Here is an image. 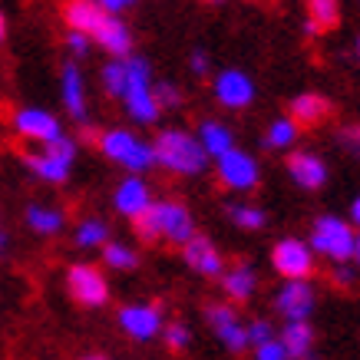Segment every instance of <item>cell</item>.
<instances>
[{
	"instance_id": "6da1fadb",
	"label": "cell",
	"mask_w": 360,
	"mask_h": 360,
	"mask_svg": "<svg viewBox=\"0 0 360 360\" xmlns=\"http://www.w3.org/2000/svg\"><path fill=\"white\" fill-rule=\"evenodd\" d=\"M153 153H155V159H159V165H165V169L175 175H198L205 169V159H208V153L202 149V142L192 139L188 132H179V129L162 132V136L155 139Z\"/></svg>"
},
{
	"instance_id": "7a4b0ae2",
	"label": "cell",
	"mask_w": 360,
	"mask_h": 360,
	"mask_svg": "<svg viewBox=\"0 0 360 360\" xmlns=\"http://www.w3.org/2000/svg\"><path fill=\"white\" fill-rule=\"evenodd\" d=\"M122 99H126V110L136 122H155L162 106L155 103L153 83H149V63L146 60H129L126 63V89H122Z\"/></svg>"
},
{
	"instance_id": "3957f363",
	"label": "cell",
	"mask_w": 360,
	"mask_h": 360,
	"mask_svg": "<svg viewBox=\"0 0 360 360\" xmlns=\"http://www.w3.org/2000/svg\"><path fill=\"white\" fill-rule=\"evenodd\" d=\"M99 149L110 155V159H116V162L129 165L132 172H142V169H149V165L155 162L153 146L136 139V136L126 129H112V132H106V136H99Z\"/></svg>"
},
{
	"instance_id": "277c9868",
	"label": "cell",
	"mask_w": 360,
	"mask_h": 360,
	"mask_svg": "<svg viewBox=\"0 0 360 360\" xmlns=\"http://www.w3.org/2000/svg\"><path fill=\"white\" fill-rule=\"evenodd\" d=\"M311 245H314L321 255H328L334 262H347L354 255V229H350L344 219H317L314 231H311Z\"/></svg>"
},
{
	"instance_id": "5b68a950",
	"label": "cell",
	"mask_w": 360,
	"mask_h": 360,
	"mask_svg": "<svg viewBox=\"0 0 360 360\" xmlns=\"http://www.w3.org/2000/svg\"><path fill=\"white\" fill-rule=\"evenodd\" d=\"M215 159H219V179L229 188H235V192H245V188H251L258 182V165H255V159L248 153H241V149L231 146V149H225Z\"/></svg>"
},
{
	"instance_id": "8992f818",
	"label": "cell",
	"mask_w": 360,
	"mask_h": 360,
	"mask_svg": "<svg viewBox=\"0 0 360 360\" xmlns=\"http://www.w3.org/2000/svg\"><path fill=\"white\" fill-rule=\"evenodd\" d=\"M70 295L83 307H99L110 301V288L93 264H77V268H70Z\"/></svg>"
},
{
	"instance_id": "52a82bcc",
	"label": "cell",
	"mask_w": 360,
	"mask_h": 360,
	"mask_svg": "<svg viewBox=\"0 0 360 360\" xmlns=\"http://www.w3.org/2000/svg\"><path fill=\"white\" fill-rule=\"evenodd\" d=\"M271 262H274V268H278L284 278H307V274L314 271L311 248H307L304 241H297V238L278 241L274 251H271Z\"/></svg>"
},
{
	"instance_id": "ba28073f",
	"label": "cell",
	"mask_w": 360,
	"mask_h": 360,
	"mask_svg": "<svg viewBox=\"0 0 360 360\" xmlns=\"http://www.w3.org/2000/svg\"><path fill=\"white\" fill-rule=\"evenodd\" d=\"M120 324L132 340H153L162 328V314L153 304H129L120 311Z\"/></svg>"
},
{
	"instance_id": "9c48e42d",
	"label": "cell",
	"mask_w": 360,
	"mask_h": 360,
	"mask_svg": "<svg viewBox=\"0 0 360 360\" xmlns=\"http://www.w3.org/2000/svg\"><path fill=\"white\" fill-rule=\"evenodd\" d=\"M278 311L288 321H307V314L314 311V291L304 284V278H288L278 295Z\"/></svg>"
},
{
	"instance_id": "30bf717a",
	"label": "cell",
	"mask_w": 360,
	"mask_h": 360,
	"mask_svg": "<svg viewBox=\"0 0 360 360\" xmlns=\"http://www.w3.org/2000/svg\"><path fill=\"white\" fill-rule=\"evenodd\" d=\"M208 317V324H212V330L221 338V344L229 350H241L245 344H248V338H245V328H241V321L238 314L231 311L229 304H212L205 311Z\"/></svg>"
},
{
	"instance_id": "8fae6325",
	"label": "cell",
	"mask_w": 360,
	"mask_h": 360,
	"mask_svg": "<svg viewBox=\"0 0 360 360\" xmlns=\"http://www.w3.org/2000/svg\"><path fill=\"white\" fill-rule=\"evenodd\" d=\"M159 229L169 241L175 245H186L192 235H195V225H192V215L186 212V205H179V202H159Z\"/></svg>"
},
{
	"instance_id": "7c38bea8",
	"label": "cell",
	"mask_w": 360,
	"mask_h": 360,
	"mask_svg": "<svg viewBox=\"0 0 360 360\" xmlns=\"http://www.w3.org/2000/svg\"><path fill=\"white\" fill-rule=\"evenodd\" d=\"M215 96L219 103L231 106V110H241V106H248L251 99H255V86H251V79L238 70H225L219 79H215Z\"/></svg>"
},
{
	"instance_id": "4fadbf2b",
	"label": "cell",
	"mask_w": 360,
	"mask_h": 360,
	"mask_svg": "<svg viewBox=\"0 0 360 360\" xmlns=\"http://www.w3.org/2000/svg\"><path fill=\"white\" fill-rule=\"evenodd\" d=\"M182 248H186V262H188V268H192V271L205 274V278H215V274L221 271V255L215 251V245H212L208 238L192 235Z\"/></svg>"
},
{
	"instance_id": "5bb4252c",
	"label": "cell",
	"mask_w": 360,
	"mask_h": 360,
	"mask_svg": "<svg viewBox=\"0 0 360 360\" xmlns=\"http://www.w3.org/2000/svg\"><path fill=\"white\" fill-rule=\"evenodd\" d=\"M17 132L27 136V139H37V142H50L60 136V122L44 110H20L17 112V120H13Z\"/></svg>"
},
{
	"instance_id": "9a60e30c",
	"label": "cell",
	"mask_w": 360,
	"mask_h": 360,
	"mask_svg": "<svg viewBox=\"0 0 360 360\" xmlns=\"http://www.w3.org/2000/svg\"><path fill=\"white\" fill-rule=\"evenodd\" d=\"M93 40H96L106 53H112V56H126L129 53V46H132V33H129V27L122 20H116V17H110L106 13V20L99 23L96 30L89 33Z\"/></svg>"
},
{
	"instance_id": "2e32d148",
	"label": "cell",
	"mask_w": 360,
	"mask_h": 360,
	"mask_svg": "<svg viewBox=\"0 0 360 360\" xmlns=\"http://www.w3.org/2000/svg\"><path fill=\"white\" fill-rule=\"evenodd\" d=\"M288 172H291V179H295L301 188H321L324 186V179H328L324 162L311 153H295L291 155V159H288Z\"/></svg>"
},
{
	"instance_id": "e0dca14e",
	"label": "cell",
	"mask_w": 360,
	"mask_h": 360,
	"mask_svg": "<svg viewBox=\"0 0 360 360\" xmlns=\"http://www.w3.org/2000/svg\"><path fill=\"white\" fill-rule=\"evenodd\" d=\"M63 17L70 23V30H79V33H93L99 23L106 20V11L99 7L96 0H70L63 7Z\"/></svg>"
},
{
	"instance_id": "ac0fdd59",
	"label": "cell",
	"mask_w": 360,
	"mask_h": 360,
	"mask_svg": "<svg viewBox=\"0 0 360 360\" xmlns=\"http://www.w3.org/2000/svg\"><path fill=\"white\" fill-rule=\"evenodd\" d=\"M330 116V103L317 93H301V96L291 99V120L297 126H317Z\"/></svg>"
},
{
	"instance_id": "d6986e66",
	"label": "cell",
	"mask_w": 360,
	"mask_h": 360,
	"mask_svg": "<svg viewBox=\"0 0 360 360\" xmlns=\"http://www.w3.org/2000/svg\"><path fill=\"white\" fill-rule=\"evenodd\" d=\"M146 205H153V195H149V186L142 179H126L116 188V208H120L126 219H136Z\"/></svg>"
},
{
	"instance_id": "ffe728a7",
	"label": "cell",
	"mask_w": 360,
	"mask_h": 360,
	"mask_svg": "<svg viewBox=\"0 0 360 360\" xmlns=\"http://www.w3.org/2000/svg\"><path fill=\"white\" fill-rule=\"evenodd\" d=\"M63 103H66V110L73 112L77 120H86V96H83V77H79L77 66H66V70H63Z\"/></svg>"
},
{
	"instance_id": "44dd1931",
	"label": "cell",
	"mask_w": 360,
	"mask_h": 360,
	"mask_svg": "<svg viewBox=\"0 0 360 360\" xmlns=\"http://www.w3.org/2000/svg\"><path fill=\"white\" fill-rule=\"evenodd\" d=\"M288 357H307V350L314 344V330L304 321H288L284 324V338H281Z\"/></svg>"
},
{
	"instance_id": "7402d4cb",
	"label": "cell",
	"mask_w": 360,
	"mask_h": 360,
	"mask_svg": "<svg viewBox=\"0 0 360 360\" xmlns=\"http://www.w3.org/2000/svg\"><path fill=\"white\" fill-rule=\"evenodd\" d=\"M198 142H202V149H205L208 155H221L225 149H231V129L229 126H221V122H202V136H198Z\"/></svg>"
},
{
	"instance_id": "603a6c76",
	"label": "cell",
	"mask_w": 360,
	"mask_h": 360,
	"mask_svg": "<svg viewBox=\"0 0 360 360\" xmlns=\"http://www.w3.org/2000/svg\"><path fill=\"white\" fill-rule=\"evenodd\" d=\"M221 288H225L229 297L245 301V297H251V291H255V271H251L248 264H241V268H235V271H229L221 278Z\"/></svg>"
},
{
	"instance_id": "cb8c5ba5",
	"label": "cell",
	"mask_w": 360,
	"mask_h": 360,
	"mask_svg": "<svg viewBox=\"0 0 360 360\" xmlns=\"http://www.w3.org/2000/svg\"><path fill=\"white\" fill-rule=\"evenodd\" d=\"M307 20L317 23V30H334L340 20L338 0H307Z\"/></svg>"
},
{
	"instance_id": "d4e9b609",
	"label": "cell",
	"mask_w": 360,
	"mask_h": 360,
	"mask_svg": "<svg viewBox=\"0 0 360 360\" xmlns=\"http://www.w3.org/2000/svg\"><path fill=\"white\" fill-rule=\"evenodd\" d=\"M27 165H30L40 179H46V182H66V175H70V165L60 162V159H53L50 153L27 155Z\"/></svg>"
},
{
	"instance_id": "484cf974",
	"label": "cell",
	"mask_w": 360,
	"mask_h": 360,
	"mask_svg": "<svg viewBox=\"0 0 360 360\" xmlns=\"http://www.w3.org/2000/svg\"><path fill=\"white\" fill-rule=\"evenodd\" d=\"M27 221H30V229L40 231V235H53V231L63 229V215H60L56 208H40V205L27 208Z\"/></svg>"
},
{
	"instance_id": "4316f807",
	"label": "cell",
	"mask_w": 360,
	"mask_h": 360,
	"mask_svg": "<svg viewBox=\"0 0 360 360\" xmlns=\"http://www.w3.org/2000/svg\"><path fill=\"white\" fill-rule=\"evenodd\" d=\"M268 146L271 149H288L291 142L297 139V122L295 120H274L271 126H268Z\"/></svg>"
},
{
	"instance_id": "83f0119b",
	"label": "cell",
	"mask_w": 360,
	"mask_h": 360,
	"mask_svg": "<svg viewBox=\"0 0 360 360\" xmlns=\"http://www.w3.org/2000/svg\"><path fill=\"white\" fill-rule=\"evenodd\" d=\"M132 225H136V235H139L142 241H155L159 235H162V229H159V208L155 205L142 208L139 215L132 219Z\"/></svg>"
},
{
	"instance_id": "f1b7e54d",
	"label": "cell",
	"mask_w": 360,
	"mask_h": 360,
	"mask_svg": "<svg viewBox=\"0 0 360 360\" xmlns=\"http://www.w3.org/2000/svg\"><path fill=\"white\" fill-rule=\"evenodd\" d=\"M77 245L79 248H96V245H106V225L96 219L83 221L77 229Z\"/></svg>"
},
{
	"instance_id": "f546056e",
	"label": "cell",
	"mask_w": 360,
	"mask_h": 360,
	"mask_svg": "<svg viewBox=\"0 0 360 360\" xmlns=\"http://www.w3.org/2000/svg\"><path fill=\"white\" fill-rule=\"evenodd\" d=\"M231 221L238 225V229H264V212L262 208H251V205H231L229 208Z\"/></svg>"
},
{
	"instance_id": "4dcf8cb0",
	"label": "cell",
	"mask_w": 360,
	"mask_h": 360,
	"mask_svg": "<svg viewBox=\"0 0 360 360\" xmlns=\"http://www.w3.org/2000/svg\"><path fill=\"white\" fill-rule=\"evenodd\" d=\"M136 251L126 248V245H106V264L110 268H120V271H129V268H136Z\"/></svg>"
},
{
	"instance_id": "1f68e13d",
	"label": "cell",
	"mask_w": 360,
	"mask_h": 360,
	"mask_svg": "<svg viewBox=\"0 0 360 360\" xmlns=\"http://www.w3.org/2000/svg\"><path fill=\"white\" fill-rule=\"evenodd\" d=\"M103 83L110 89L112 96H122V89H126V63H110L103 70Z\"/></svg>"
},
{
	"instance_id": "d6a6232c",
	"label": "cell",
	"mask_w": 360,
	"mask_h": 360,
	"mask_svg": "<svg viewBox=\"0 0 360 360\" xmlns=\"http://www.w3.org/2000/svg\"><path fill=\"white\" fill-rule=\"evenodd\" d=\"M46 146V153L53 155V159H60V162H73V155H77V146H73V139H63V136H56V139L44 142Z\"/></svg>"
},
{
	"instance_id": "836d02e7",
	"label": "cell",
	"mask_w": 360,
	"mask_h": 360,
	"mask_svg": "<svg viewBox=\"0 0 360 360\" xmlns=\"http://www.w3.org/2000/svg\"><path fill=\"white\" fill-rule=\"evenodd\" d=\"M162 338H165V347L175 350V354L188 347V328L186 324H169V328L162 330Z\"/></svg>"
},
{
	"instance_id": "e575fe53",
	"label": "cell",
	"mask_w": 360,
	"mask_h": 360,
	"mask_svg": "<svg viewBox=\"0 0 360 360\" xmlns=\"http://www.w3.org/2000/svg\"><path fill=\"white\" fill-rule=\"evenodd\" d=\"M155 93V103H159V106H169V110H172V106H179V103H182V96H179V89L172 86V83H159V89H153Z\"/></svg>"
},
{
	"instance_id": "d590c367",
	"label": "cell",
	"mask_w": 360,
	"mask_h": 360,
	"mask_svg": "<svg viewBox=\"0 0 360 360\" xmlns=\"http://www.w3.org/2000/svg\"><path fill=\"white\" fill-rule=\"evenodd\" d=\"M258 357L262 360H284L288 357V350H284V344H278V340H262V344H258Z\"/></svg>"
},
{
	"instance_id": "8d00e7d4",
	"label": "cell",
	"mask_w": 360,
	"mask_h": 360,
	"mask_svg": "<svg viewBox=\"0 0 360 360\" xmlns=\"http://www.w3.org/2000/svg\"><path fill=\"white\" fill-rule=\"evenodd\" d=\"M245 338H248V344H262V340L271 338V324L255 321V324H248V328H245Z\"/></svg>"
},
{
	"instance_id": "74e56055",
	"label": "cell",
	"mask_w": 360,
	"mask_h": 360,
	"mask_svg": "<svg viewBox=\"0 0 360 360\" xmlns=\"http://www.w3.org/2000/svg\"><path fill=\"white\" fill-rule=\"evenodd\" d=\"M340 142H344L350 153H354V155L360 159V126H350V129L340 132Z\"/></svg>"
},
{
	"instance_id": "f35d334b",
	"label": "cell",
	"mask_w": 360,
	"mask_h": 360,
	"mask_svg": "<svg viewBox=\"0 0 360 360\" xmlns=\"http://www.w3.org/2000/svg\"><path fill=\"white\" fill-rule=\"evenodd\" d=\"M66 44H70V50H73V53L77 56H83L89 50V40H86V33H79V30H73L70 33V40H66Z\"/></svg>"
},
{
	"instance_id": "ab89813d",
	"label": "cell",
	"mask_w": 360,
	"mask_h": 360,
	"mask_svg": "<svg viewBox=\"0 0 360 360\" xmlns=\"http://www.w3.org/2000/svg\"><path fill=\"white\" fill-rule=\"evenodd\" d=\"M192 73H195V77H205V73H208V56L202 53V50H195V53H192Z\"/></svg>"
},
{
	"instance_id": "60d3db41",
	"label": "cell",
	"mask_w": 360,
	"mask_h": 360,
	"mask_svg": "<svg viewBox=\"0 0 360 360\" xmlns=\"http://www.w3.org/2000/svg\"><path fill=\"white\" fill-rule=\"evenodd\" d=\"M99 7L106 13H116V11H122V7H129V4H136V0H96Z\"/></svg>"
},
{
	"instance_id": "b9f144b4",
	"label": "cell",
	"mask_w": 360,
	"mask_h": 360,
	"mask_svg": "<svg viewBox=\"0 0 360 360\" xmlns=\"http://www.w3.org/2000/svg\"><path fill=\"white\" fill-rule=\"evenodd\" d=\"M334 281H338V284H350V281H354V271L347 268V262H340V268L334 271Z\"/></svg>"
},
{
	"instance_id": "7bdbcfd3",
	"label": "cell",
	"mask_w": 360,
	"mask_h": 360,
	"mask_svg": "<svg viewBox=\"0 0 360 360\" xmlns=\"http://www.w3.org/2000/svg\"><path fill=\"white\" fill-rule=\"evenodd\" d=\"M350 219H354V221H357V225H360V198H357V202H354V208H350Z\"/></svg>"
},
{
	"instance_id": "ee69618b",
	"label": "cell",
	"mask_w": 360,
	"mask_h": 360,
	"mask_svg": "<svg viewBox=\"0 0 360 360\" xmlns=\"http://www.w3.org/2000/svg\"><path fill=\"white\" fill-rule=\"evenodd\" d=\"M304 33H307V37H317V33H321V30H317V23H311V20H307V23H304Z\"/></svg>"
},
{
	"instance_id": "f6af8a7d",
	"label": "cell",
	"mask_w": 360,
	"mask_h": 360,
	"mask_svg": "<svg viewBox=\"0 0 360 360\" xmlns=\"http://www.w3.org/2000/svg\"><path fill=\"white\" fill-rule=\"evenodd\" d=\"M350 258H357L360 262V235H354V255H350Z\"/></svg>"
},
{
	"instance_id": "bcb514c9",
	"label": "cell",
	"mask_w": 360,
	"mask_h": 360,
	"mask_svg": "<svg viewBox=\"0 0 360 360\" xmlns=\"http://www.w3.org/2000/svg\"><path fill=\"white\" fill-rule=\"evenodd\" d=\"M4 33H7V23H4V13H0V40H4Z\"/></svg>"
},
{
	"instance_id": "7dc6e473",
	"label": "cell",
	"mask_w": 360,
	"mask_h": 360,
	"mask_svg": "<svg viewBox=\"0 0 360 360\" xmlns=\"http://www.w3.org/2000/svg\"><path fill=\"white\" fill-rule=\"evenodd\" d=\"M357 53H360V46H357Z\"/></svg>"
}]
</instances>
